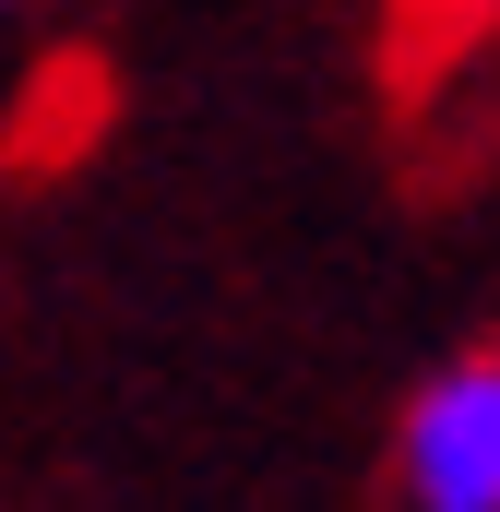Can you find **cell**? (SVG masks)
<instances>
[{
  "mask_svg": "<svg viewBox=\"0 0 500 512\" xmlns=\"http://www.w3.org/2000/svg\"><path fill=\"white\" fill-rule=\"evenodd\" d=\"M405 489L429 512H500V358H465L405 417Z\"/></svg>",
  "mask_w": 500,
  "mask_h": 512,
  "instance_id": "obj_1",
  "label": "cell"
}]
</instances>
